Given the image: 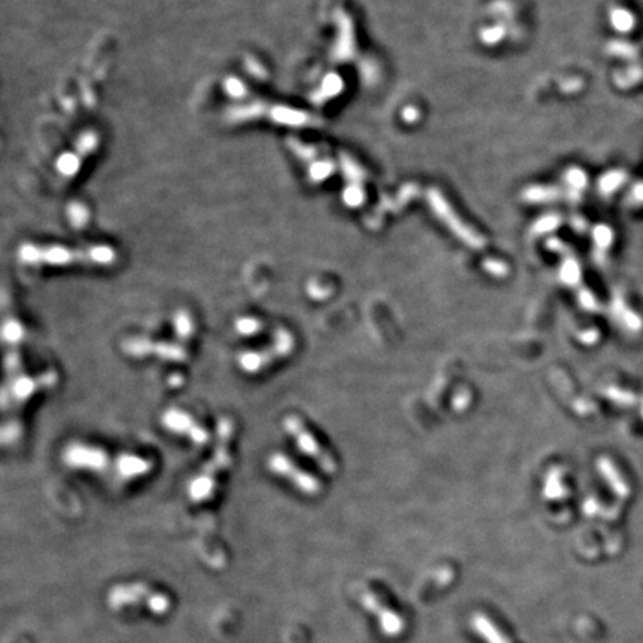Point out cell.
<instances>
[{
  "label": "cell",
  "mask_w": 643,
  "mask_h": 643,
  "mask_svg": "<svg viewBox=\"0 0 643 643\" xmlns=\"http://www.w3.org/2000/svg\"><path fill=\"white\" fill-rule=\"evenodd\" d=\"M609 21H610V25H612L613 30L618 32L620 35L632 33L636 28V25H637V20H636L635 13L630 9L622 8V6H612L610 8V11H609Z\"/></svg>",
  "instance_id": "cell-16"
},
{
  "label": "cell",
  "mask_w": 643,
  "mask_h": 643,
  "mask_svg": "<svg viewBox=\"0 0 643 643\" xmlns=\"http://www.w3.org/2000/svg\"><path fill=\"white\" fill-rule=\"evenodd\" d=\"M267 466L270 473H273L282 480H286L299 492L306 494H316L320 492V484L313 475L307 474L304 469L299 468L291 457L276 451L268 456Z\"/></svg>",
  "instance_id": "cell-7"
},
{
  "label": "cell",
  "mask_w": 643,
  "mask_h": 643,
  "mask_svg": "<svg viewBox=\"0 0 643 643\" xmlns=\"http://www.w3.org/2000/svg\"><path fill=\"white\" fill-rule=\"evenodd\" d=\"M427 202H429V206H431V209L434 210V213L438 216V219L444 222L448 230L457 238L462 240L463 243H466L468 246L474 248V249H480L484 246V238L474 230H470V228L459 216H457V213L451 209L447 199L442 197V194L438 190H435V188L429 190Z\"/></svg>",
  "instance_id": "cell-6"
},
{
  "label": "cell",
  "mask_w": 643,
  "mask_h": 643,
  "mask_svg": "<svg viewBox=\"0 0 643 643\" xmlns=\"http://www.w3.org/2000/svg\"><path fill=\"white\" fill-rule=\"evenodd\" d=\"M151 468H152V465L148 459H145L143 456L134 454V453L121 454L117 462L118 475L125 480L139 478L141 475H145L149 473Z\"/></svg>",
  "instance_id": "cell-12"
},
{
  "label": "cell",
  "mask_w": 643,
  "mask_h": 643,
  "mask_svg": "<svg viewBox=\"0 0 643 643\" xmlns=\"http://www.w3.org/2000/svg\"><path fill=\"white\" fill-rule=\"evenodd\" d=\"M340 163H341L342 175H344V178L350 183H362L366 179V171L359 164H357L352 156L342 153Z\"/></svg>",
  "instance_id": "cell-20"
},
{
  "label": "cell",
  "mask_w": 643,
  "mask_h": 643,
  "mask_svg": "<svg viewBox=\"0 0 643 643\" xmlns=\"http://www.w3.org/2000/svg\"><path fill=\"white\" fill-rule=\"evenodd\" d=\"M613 82H615L617 87L621 90L636 87V85L643 82V64L633 63L624 69L617 70V74L613 75Z\"/></svg>",
  "instance_id": "cell-18"
},
{
  "label": "cell",
  "mask_w": 643,
  "mask_h": 643,
  "mask_svg": "<svg viewBox=\"0 0 643 643\" xmlns=\"http://www.w3.org/2000/svg\"><path fill=\"white\" fill-rule=\"evenodd\" d=\"M562 222V218L559 216V214H555V213H550V214H545V216H542L539 218L535 225H533V231L536 234H542V233H548V231H552L555 230L557 226L560 225Z\"/></svg>",
  "instance_id": "cell-26"
},
{
  "label": "cell",
  "mask_w": 643,
  "mask_h": 643,
  "mask_svg": "<svg viewBox=\"0 0 643 643\" xmlns=\"http://www.w3.org/2000/svg\"><path fill=\"white\" fill-rule=\"evenodd\" d=\"M564 191L554 185H532L523 191V199L528 204L554 203L563 197Z\"/></svg>",
  "instance_id": "cell-14"
},
{
  "label": "cell",
  "mask_w": 643,
  "mask_h": 643,
  "mask_svg": "<svg viewBox=\"0 0 643 643\" xmlns=\"http://www.w3.org/2000/svg\"><path fill=\"white\" fill-rule=\"evenodd\" d=\"M64 462L76 469L102 473L109 466V454L98 446L87 442H71L64 450Z\"/></svg>",
  "instance_id": "cell-9"
},
{
  "label": "cell",
  "mask_w": 643,
  "mask_h": 643,
  "mask_svg": "<svg viewBox=\"0 0 643 643\" xmlns=\"http://www.w3.org/2000/svg\"><path fill=\"white\" fill-rule=\"evenodd\" d=\"M606 52L612 57H617L620 60L628 62L630 64L639 63L640 59V50L637 45L624 39H613L606 45Z\"/></svg>",
  "instance_id": "cell-17"
},
{
  "label": "cell",
  "mask_w": 643,
  "mask_h": 643,
  "mask_svg": "<svg viewBox=\"0 0 643 643\" xmlns=\"http://www.w3.org/2000/svg\"><path fill=\"white\" fill-rule=\"evenodd\" d=\"M284 431L294 439L295 446L301 450L307 457L316 462L325 473L334 474L337 470V462L334 457L326 451L319 439L313 435V432L306 426L299 416H288L283 420Z\"/></svg>",
  "instance_id": "cell-4"
},
{
  "label": "cell",
  "mask_w": 643,
  "mask_h": 643,
  "mask_svg": "<svg viewBox=\"0 0 643 643\" xmlns=\"http://www.w3.org/2000/svg\"><path fill=\"white\" fill-rule=\"evenodd\" d=\"M161 423L168 432L188 438L197 446H203L209 441L210 434L192 414L182 408H168L163 412Z\"/></svg>",
  "instance_id": "cell-8"
},
{
  "label": "cell",
  "mask_w": 643,
  "mask_h": 643,
  "mask_svg": "<svg viewBox=\"0 0 643 643\" xmlns=\"http://www.w3.org/2000/svg\"><path fill=\"white\" fill-rule=\"evenodd\" d=\"M124 352L133 357L155 356L168 362H183L188 352L180 342L153 340L149 337H130L124 341Z\"/></svg>",
  "instance_id": "cell-5"
},
{
  "label": "cell",
  "mask_w": 643,
  "mask_h": 643,
  "mask_svg": "<svg viewBox=\"0 0 643 643\" xmlns=\"http://www.w3.org/2000/svg\"><path fill=\"white\" fill-rule=\"evenodd\" d=\"M234 435V424L230 419H222L218 426L216 444L213 447L210 459L204 463V468L191 480L188 484L190 496L195 502H203L212 497L218 487V481L233 462L231 441Z\"/></svg>",
  "instance_id": "cell-2"
},
{
  "label": "cell",
  "mask_w": 643,
  "mask_h": 643,
  "mask_svg": "<svg viewBox=\"0 0 643 643\" xmlns=\"http://www.w3.org/2000/svg\"><path fill=\"white\" fill-rule=\"evenodd\" d=\"M627 180H628V175L625 170L612 168L598 178V182H597L598 194L605 198H609L615 192H618V190H621L624 187Z\"/></svg>",
  "instance_id": "cell-15"
},
{
  "label": "cell",
  "mask_w": 643,
  "mask_h": 643,
  "mask_svg": "<svg viewBox=\"0 0 643 643\" xmlns=\"http://www.w3.org/2000/svg\"><path fill=\"white\" fill-rule=\"evenodd\" d=\"M117 250L109 245H59V243H24L18 258L33 267H109L117 261Z\"/></svg>",
  "instance_id": "cell-1"
},
{
  "label": "cell",
  "mask_w": 643,
  "mask_h": 643,
  "mask_svg": "<svg viewBox=\"0 0 643 643\" xmlns=\"http://www.w3.org/2000/svg\"><path fill=\"white\" fill-rule=\"evenodd\" d=\"M54 378L51 374H44L42 377H20L16 378L11 384V398L12 401L17 402H24L27 399H30L35 393H37L42 388H47Z\"/></svg>",
  "instance_id": "cell-11"
},
{
  "label": "cell",
  "mask_w": 643,
  "mask_h": 643,
  "mask_svg": "<svg viewBox=\"0 0 643 643\" xmlns=\"http://www.w3.org/2000/svg\"><path fill=\"white\" fill-rule=\"evenodd\" d=\"M173 328L175 332L180 340H190L194 335L195 323L192 316L187 310H179L173 316Z\"/></svg>",
  "instance_id": "cell-19"
},
{
  "label": "cell",
  "mask_w": 643,
  "mask_h": 643,
  "mask_svg": "<svg viewBox=\"0 0 643 643\" xmlns=\"http://www.w3.org/2000/svg\"><path fill=\"white\" fill-rule=\"evenodd\" d=\"M262 326H264V323L260 319L250 318V316H245V318H240L236 320V330L243 337L256 335L261 331Z\"/></svg>",
  "instance_id": "cell-23"
},
{
  "label": "cell",
  "mask_w": 643,
  "mask_h": 643,
  "mask_svg": "<svg viewBox=\"0 0 643 643\" xmlns=\"http://www.w3.org/2000/svg\"><path fill=\"white\" fill-rule=\"evenodd\" d=\"M420 117V112L417 108H414V106H407L404 110H402V120L408 124H412V122H416Z\"/></svg>",
  "instance_id": "cell-28"
},
{
  "label": "cell",
  "mask_w": 643,
  "mask_h": 643,
  "mask_svg": "<svg viewBox=\"0 0 643 643\" xmlns=\"http://www.w3.org/2000/svg\"><path fill=\"white\" fill-rule=\"evenodd\" d=\"M294 344L295 341L292 334L280 328L265 347L241 352L237 357V362L245 373L258 374L270 365L288 356L294 350Z\"/></svg>",
  "instance_id": "cell-3"
},
{
  "label": "cell",
  "mask_w": 643,
  "mask_h": 643,
  "mask_svg": "<svg viewBox=\"0 0 643 643\" xmlns=\"http://www.w3.org/2000/svg\"><path fill=\"white\" fill-rule=\"evenodd\" d=\"M563 180H564V185H566V197L569 199V203H579L581 202V198H582V192L584 190L587 188V185H589V176L587 173H585V171L577 166L574 167H569L566 171H564V175H563Z\"/></svg>",
  "instance_id": "cell-13"
},
{
  "label": "cell",
  "mask_w": 643,
  "mask_h": 643,
  "mask_svg": "<svg viewBox=\"0 0 643 643\" xmlns=\"http://www.w3.org/2000/svg\"><path fill=\"white\" fill-rule=\"evenodd\" d=\"M335 20L338 24V37L332 50V57L337 62H347L354 55L356 50L353 23L344 12H337Z\"/></svg>",
  "instance_id": "cell-10"
},
{
  "label": "cell",
  "mask_w": 643,
  "mask_h": 643,
  "mask_svg": "<svg viewBox=\"0 0 643 643\" xmlns=\"http://www.w3.org/2000/svg\"><path fill=\"white\" fill-rule=\"evenodd\" d=\"M316 158V156H314ZM310 160L308 161V178L313 182H323L335 171V164L331 160Z\"/></svg>",
  "instance_id": "cell-21"
},
{
  "label": "cell",
  "mask_w": 643,
  "mask_h": 643,
  "mask_svg": "<svg viewBox=\"0 0 643 643\" xmlns=\"http://www.w3.org/2000/svg\"><path fill=\"white\" fill-rule=\"evenodd\" d=\"M342 90V81L338 75H328L322 83V88H320V100H325V98H330V97H335L337 94H340Z\"/></svg>",
  "instance_id": "cell-25"
},
{
  "label": "cell",
  "mask_w": 643,
  "mask_h": 643,
  "mask_svg": "<svg viewBox=\"0 0 643 643\" xmlns=\"http://www.w3.org/2000/svg\"><path fill=\"white\" fill-rule=\"evenodd\" d=\"M506 35V27L504 24H496L492 27H484L480 32V39L485 45H496Z\"/></svg>",
  "instance_id": "cell-24"
},
{
  "label": "cell",
  "mask_w": 643,
  "mask_h": 643,
  "mask_svg": "<svg viewBox=\"0 0 643 643\" xmlns=\"http://www.w3.org/2000/svg\"><path fill=\"white\" fill-rule=\"evenodd\" d=\"M365 190L362 183H349L342 191V202L349 207H361L365 203Z\"/></svg>",
  "instance_id": "cell-22"
},
{
  "label": "cell",
  "mask_w": 643,
  "mask_h": 643,
  "mask_svg": "<svg viewBox=\"0 0 643 643\" xmlns=\"http://www.w3.org/2000/svg\"><path fill=\"white\" fill-rule=\"evenodd\" d=\"M625 202L633 207L643 206V180H639L633 185L632 190L628 191L625 197Z\"/></svg>",
  "instance_id": "cell-27"
}]
</instances>
